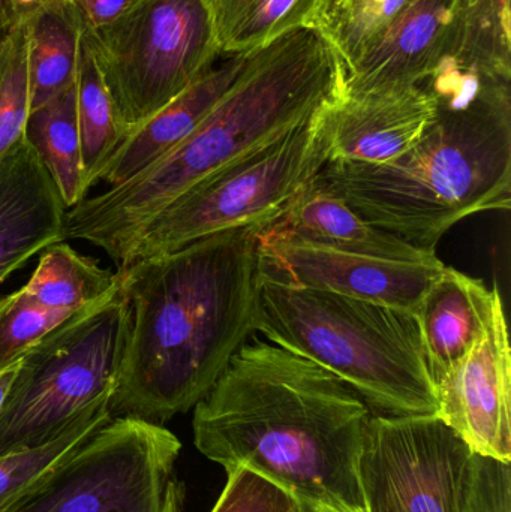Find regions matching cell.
I'll return each instance as SVG.
<instances>
[{"label":"cell","mask_w":511,"mask_h":512,"mask_svg":"<svg viewBox=\"0 0 511 512\" xmlns=\"http://www.w3.org/2000/svg\"><path fill=\"white\" fill-rule=\"evenodd\" d=\"M260 233L225 231L119 270L129 328L111 417L161 424L215 387L260 327Z\"/></svg>","instance_id":"1"},{"label":"cell","mask_w":511,"mask_h":512,"mask_svg":"<svg viewBox=\"0 0 511 512\" xmlns=\"http://www.w3.org/2000/svg\"><path fill=\"white\" fill-rule=\"evenodd\" d=\"M194 411L197 450L257 472L303 510L366 512L359 454L368 403L320 364L252 337Z\"/></svg>","instance_id":"2"},{"label":"cell","mask_w":511,"mask_h":512,"mask_svg":"<svg viewBox=\"0 0 511 512\" xmlns=\"http://www.w3.org/2000/svg\"><path fill=\"white\" fill-rule=\"evenodd\" d=\"M347 69L312 29L258 48L245 74L164 158L65 216V239L86 240L122 270L141 231L180 195L278 140L341 98Z\"/></svg>","instance_id":"3"},{"label":"cell","mask_w":511,"mask_h":512,"mask_svg":"<svg viewBox=\"0 0 511 512\" xmlns=\"http://www.w3.org/2000/svg\"><path fill=\"white\" fill-rule=\"evenodd\" d=\"M437 101L420 140L384 164L326 162L315 185L369 224L435 251L468 216L511 206V81L438 69Z\"/></svg>","instance_id":"4"},{"label":"cell","mask_w":511,"mask_h":512,"mask_svg":"<svg viewBox=\"0 0 511 512\" xmlns=\"http://www.w3.org/2000/svg\"><path fill=\"white\" fill-rule=\"evenodd\" d=\"M258 333L338 376L372 412L437 414L416 313L264 274Z\"/></svg>","instance_id":"5"},{"label":"cell","mask_w":511,"mask_h":512,"mask_svg":"<svg viewBox=\"0 0 511 512\" xmlns=\"http://www.w3.org/2000/svg\"><path fill=\"white\" fill-rule=\"evenodd\" d=\"M120 288L74 313L20 358L0 409V456L41 447L113 396L128 339Z\"/></svg>","instance_id":"6"},{"label":"cell","mask_w":511,"mask_h":512,"mask_svg":"<svg viewBox=\"0 0 511 512\" xmlns=\"http://www.w3.org/2000/svg\"><path fill=\"white\" fill-rule=\"evenodd\" d=\"M324 110L180 195L141 231L125 267L225 231L276 224L327 162Z\"/></svg>","instance_id":"7"},{"label":"cell","mask_w":511,"mask_h":512,"mask_svg":"<svg viewBox=\"0 0 511 512\" xmlns=\"http://www.w3.org/2000/svg\"><path fill=\"white\" fill-rule=\"evenodd\" d=\"M83 33L126 135L222 57L206 0H138Z\"/></svg>","instance_id":"8"},{"label":"cell","mask_w":511,"mask_h":512,"mask_svg":"<svg viewBox=\"0 0 511 512\" xmlns=\"http://www.w3.org/2000/svg\"><path fill=\"white\" fill-rule=\"evenodd\" d=\"M180 450L161 424L113 418L8 512H180Z\"/></svg>","instance_id":"9"},{"label":"cell","mask_w":511,"mask_h":512,"mask_svg":"<svg viewBox=\"0 0 511 512\" xmlns=\"http://www.w3.org/2000/svg\"><path fill=\"white\" fill-rule=\"evenodd\" d=\"M474 453L437 414L372 412L359 454L366 512H464Z\"/></svg>","instance_id":"10"},{"label":"cell","mask_w":511,"mask_h":512,"mask_svg":"<svg viewBox=\"0 0 511 512\" xmlns=\"http://www.w3.org/2000/svg\"><path fill=\"white\" fill-rule=\"evenodd\" d=\"M260 240L267 277L413 313L444 268L443 261L419 264L336 251L269 228L261 230Z\"/></svg>","instance_id":"11"},{"label":"cell","mask_w":511,"mask_h":512,"mask_svg":"<svg viewBox=\"0 0 511 512\" xmlns=\"http://www.w3.org/2000/svg\"><path fill=\"white\" fill-rule=\"evenodd\" d=\"M437 415L477 456L511 460V349L503 297L476 348L437 385Z\"/></svg>","instance_id":"12"},{"label":"cell","mask_w":511,"mask_h":512,"mask_svg":"<svg viewBox=\"0 0 511 512\" xmlns=\"http://www.w3.org/2000/svg\"><path fill=\"white\" fill-rule=\"evenodd\" d=\"M435 111L423 83L344 92L323 113L327 162L393 161L420 140Z\"/></svg>","instance_id":"13"},{"label":"cell","mask_w":511,"mask_h":512,"mask_svg":"<svg viewBox=\"0 0 511 512\" xmlns=\"http://www.w3.org/2000/svg\"><path fill=\"white\" fill-rule=\"evenodd\" d=\"M68 209L23 137L0 159V283L65 239Z\"/></svg>","instance_id":"14"},{"label":"cell","mask_w":511,"mask_h":512,"mask_svg":"<svg viewBox=\"0 0 511 512\" xmlns=\"http://www.w3.org/2000/svg\"><path fill=\"white\" fill-rule=\"evenodd\" d=\"M254 53L222 56L182 95L132 129L105 162L96 182L116 188L179 146L245 74Z\"/></svg>","instance_id":"15"},{"label":"cell","mask_w":511,"mask_h":512,"mask_svg":"<svg viewBox=\"0 0 511 512\" xmlns=\"http://www.w3.org/2000/svg\"><path fill=\"white\" fill-rule=\"evenodd\" d=\"M458 2L408 0L383 38L348 72L344 92L420 84L431 77L446 54Z\"/></svg>","instance_id":"16"},{"label":"cell","mask_w":511,"mask_h":512,"mask_svg":"<svg viewBox=\"0 0 511 512\" xmlns=\"http://www.w3.org/2000/svg\"><path fill=\"white\" fill-rule=\"evenodd\" d=\"M500 295L498 288L444 265L416 312L434 387L485 336Z\"/></svg>","instance_id":"17"},{"label":"cell","mask_w":511,"mask_h":512,"mask_svg":"<svg viewBox=\"0 0 511 512\" xmlns=\"http://www.w3.org/2000/svg\"><path fill=\"white\" fill-rule=\"evenodd\" d=\"M267 228L291 239L350 254L419 264L441 261L437 252L417 248L369 224L347 203L318 188L314 180L294 200L287 213Z\"/></svg>","instance_id":"18"},{"label":"cell","mask_w":511,"mask_h":512,"mask_svg":"<svg viewBox=\"0 0 511 512\" xmlns=\"http://www.w3.org/2000/svg\"><path fill=\"white\" fill-rule=\"evenodd\" d=\"M29 113L75 84L80 18L69 0H47L24 15Z\"/></svg>","instance_id":"19"},{"label":"cell","mask_w":511,"mask_h":512,"mask_svg":"<svg viewBox=\"0 0 511 512\" xmlns=\"http://www.w3.org/2000/svg\"><path fill=\"white\" fill-rule=\"evenodd\" d=\"M510 0H459L438 69L511 81Z\"/></svg>","instance_id":"20"},{"label":"cell","mask_w":511,"mask_h":512,"mask_svg":"<svg viewBox=\"0 0 511 512\" xmlns=\"http://www.w3.org/2000/svg\"><path fill=\"white\" fill-rule=\"evenodd\" d=\"M23 135L53 179L66 209L77 206L89 191L81 164L75 84L30 111Z\"/></svg>","instance_id":"21"},{"label":"cell","mask_w":511,"mask_h":512,"mask_svg":"<svg viewBox=\"0 0 511 512\" xmlns=\"http://www.w3.org/2000/svg\"><path fill=\"white\" fill-rule=\"evenodd\" d=\"M120 288V271L105 270L96 261L57 243L45 249L23 291L41 306L74 313L101 303Z\"/></svg>","instance_id":"22"},{"label":"cell","mask_w":511,"mask_h":512,"mask_svg":"<svg viewBox=\"0 0 511 512\" xmlns=\"http://www.w3.org/2000/svg\"><path fill=\"white\" fill-rule=\"evenodd\" d=\"M222 56L251 53L309 29L320 0H206Z\"/></svg>","instance_id":"23"},{"label":"cell","mask_w":511,"mask_h":512,"mask_svg":"<svg viewBox=\"0 0 511 512\" xmlns=\"http://www.w3.org/2000/svg\"><path fill=\"white\" fill-rule=\"evenodd\" d=\"M77 120L80 132L81 164L87 191L95 186L99 171L126 137L117 120L110 93L102 80L84 33L78 48Z\"/></svg>","instance_id":"24"},{"label":"cell","mask_w":511,"mask_h":512,"mask_svg":"<svg viewBox=\"0 0 511 512\" xmlns=\"http://www.w3.org/2000/svg\"><path fill=\"white\" fill-rule=\"evenodd\" d=\"M408 0H320L309 29L338 54L348 72L390 29Z\"/></svg>","instance_id":"25"},{"label":"cell","mask_w":511,"mask_h":512,"mask_svg":"<svg viewBox=\"0 0 511 512\" xmlns=\"http://www.w3.org/2000/svg\"><path fill=\"white\" fill-rule=\"evenodd\" d=\"M113 420L110 399L96 403L41 447L0 456V512H8L96 430Z\"/></svg>","instance_id":"26"},{"label":"cell","mask_w":511,"mask_h":512,"mask_svg":"<svg viewBox=\"0 0 511 512\" xmlns=\"http://www.w3.org/2000/svg\"><path fill=\"white\" fill-rule=\"evenodd\" d=\"M29 116L24 18L0 50V159L23 137Z\"/></svg>","instance_id":"27"},{"label":"cell","mask_w":511,"mask_h":512,"mask_svg":"<svg viewBox=\"0 0 511 512\" xmlns=\"http://www.w3.org/2000/svg\"><path fill=\"white\" fill-rule=\"evenodd\" d=\"M71 316L41 306L23 289L0 298V369L20 360L42 337Z\"/></svg>","instance_id":"28"},{"label":"cell","mask_w":511,"mask_h":512,"mask_svg":"<svg viewBox=\"0 0 511 512\" xmlns=\"http://www.w3.org/2000/svg\"><path fill=\"white\" fill-rule=\"evenodd\" d=\"M228 481L212 512H302L290 493L257 472L239 468L227 472Z\"/></svg>","instance_id":"29"},{"label":"cell","mask_w":511,"mask_h":512,"mask_svg":"<svg viewBox=\"0 0 511 512\" xmlns=\"http://www.w3.org/2000/svg\"><path fill=\"white\" fill-rule=\"evenodd\" d=\"M464 512H511L510 463L474 454Z\"/></svg>","instance_id":"30"},{"label":"cell","mask_w":511,"mask_h":512,"mask_svg":"<svg viewBox=\"0 0 511 512\" xmlns=\"http://www.w3.org/2000/svg\"><path fill=\"white\" fill-rule=\"evenodd\" d=\"M138 0H69L80 18L83 32L107 26L128 11Z\"/></svg>","instance_id":"31"},{"label":"cell","mask_w":511,"mask_h":512,"mask_svg":"<svg viewBox=\"0 0 511 512\" xmlns=\"http://www.w3.org/2000/svg\"><path fill=\"white\" fill-rule=\"evenodd\" d=\"M23 15L18 14L8 0H0V50L14 35L15 29L23 21Z\"/></svg>","instance_id":"32"},{"label":"cell","mask_w":511,"mask_h":512,"mask_svg":"<svg viewBox=\"0 0 511 512\" xmlns=\"http://www.w3.org/2000/svg\"><path fill=\"white\" fill-rule=\"evenodd\" d=\"M18 367H20V360L14 361V363L0 369V409H2L3 403H5L9 387H11L15 375H17Z\"/></svg>","instance_id":"33"},{"label":"cell","mask_w":511,"mask_h":512,"mask_svg":"<svg viewBox=\"0 0 511 512\" xmlns=\"http://www.w3.org/2000/svg\"><path fill=\"white\" fill-rule=\"evenodd\" d=\"M8 2L11 3L12 8H14L18 14H21L24 17V15L32 12L33 9L41 6L42 3L47 2V0H8Z\"/></svg>","instance_id":"34"},{"label":"cell","mask_w":511,"mask_h":512,"mask_svg":"<svg viewBox=\"0 0 511 512\" xmlns=\"http://www.w3.org/2000/svg\"><path fill=\"white\" fill-rule=\"evenodd\" d=\"M303 512H338L329 510V508H306V510H303Z\"/></svg>","instance_id":"35"},{"label":"cell","mask_w":511,"mask_h":512,"mask_svg":"<svg viewBox=\"0 0 511 512\" xmlns=\"http://www.w3.org/2000/svg\"><path fill=\"white\" fill-rule=\"evenodd\" d=\"M303 512V511H302Z\"/></svg>","instance_id":"36"}]
</instances>
